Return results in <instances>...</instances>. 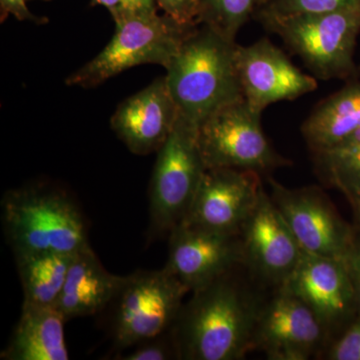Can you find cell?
I'll return each mask as SVG.
<instances>
[{
	"label": "cell",
	"mask_w": 360,
	"mask_h": 360,
	"mask_svg": "<svg viewBox=\"0 0 360 360\" xmlns=\"http://www.w3.org/2000/svg\"><path fill=\"white\" fill-rule=\"evenodd\" d=\"M330 345L326 329L314 311L283 286L274 288L258 314L253 350L270 360H307L322 354Z\"/></svg>",
	"instance_id": "30bf717a"
},
{
	"label": "cell",
	"mask_w": 360,
	"mask_h": 360,
	"mask_svg": "<svg viewBox=\"0 0 360 360\" xmlns=\"http://www.w3.org/2000/svg\"><path fill=\"white\" fill-rule=\"evenodd\" d=\"M179 115L165 77H162L123 101L113 113L110 125L130 153L148 155L160 150Z\"/></svg>",
	"instance_id": "2e32d148"
},
{
	"label": "cell",
	"mask_w": 360,
	"mask_h": 360,
	"mask_svg": "<svg viewBox=\"0 0 360 360\" xmlns=\"http://www.w3.org/2000/svg\"><path fill=\"white\" fill-rule=\"evenodd\" d=\"M91 4L105 7L112 16L122 11L124 0H92Z\"/></svg>",
	"instance_id": "f546056e"
},
{
	"label": "cell",
	"mask_w": 360,
	"mask_h": 360,
	"mask_svg": "<svg viewBox=\"0 0 360 360\" xmlns=\"http://www.w3.org/2000/svg\"><path fill=\"white\" fill-rule=\"evenodd\" d=\"M116 354L120 360H172L180 359L174 326L161 335L137 343L134 347Z\"/></svg>",
	"instance_id": "cb8c5ba5"
},
{
	"label": "cell",
	"mask_w": 360,
	"mask_h": 360,
	"mask_svg": "<svg viewBox=\"0 0 360 360\" xmlns=\"http://www.w3.org/2000/svg\"><path fill=\"white\" fill-rule=\"evenodd\" d=\"M262 176L251 170L206 168L181 224L207 231L240 233L264 191Z\"/></svg>",
	"instance_id": "7c38bea8"
},
{
	"label": "cell",
	"mask_w": 360,
	"mask_h": 360,
	"mask_svg": "<svg viewBox=\"0 0 360 360\" xmlns=\"http://www.w3.org/2000/svg\"><path fill=\"white\" fill-rule=\"evenodd\" d=\"M198 141L206 168H234L269 174L291 161L272 148L262 127V115L245 99L220 108L201 123Z\"/></svg>",
	"instance_id": "ba28073f"
},
{
	"label": "cell",
	"mask_w": 360,
	"mask_h": 360,
	"mask_svg": "<svg viewBox=\"0 0 360 360\" xmlns=\"http://www.w3.org/2000/svg\"><path fill=\"white\" fill-rule=\"evenodd\" d=\"M349 201L354 207L355 213H356L357 217H359L360 225V193L355 194L352 198H350Z\"/></svg>",
	"instance_id": "4dcf8cb0"
},
{
	"label": "cell",
	"mask_w": 360,
	"mask_h": 360,
	"mask_svg": "<svg viewBox=\"0 0 360 360\" xmlns=\"http://www.w3.org/2000/svg\"><path fill=\"white\" fill-rule=\"evenodd\" d=\"M158 8L163 14L187 26L198 23V0H156Z\"/></svg>",
	"instance_id": "484cf974"
},
{
	"label": "cell",
	"mask_w": 360,
	"mask_h": 360,
	"mask_svg": "<svg viewBox=\"0 0 360 360\" xmlns=\"http://www.w3.org/2000/svg\"><path fill=\"white\" fill-rule=\"evenodd\" d=\"M112 18V39L96 58L70 75L66 84L91 89L135 66L158 65L165 68L188 33L198 26L180 25L158 11H122Z\"/></svg>",
	"instance_id": "277c9868"
},
{
	"label": "cell",
	"mask_w": 360,
	"mask_h": 360,
	"mask_svg": "<svg viewBox=\"0 0 360 360\" xmlns=\"http://www.w3.org/2000/svg\"><path fill=\"white\" fill-rule=\"evenodd\" d=\"M360 129V82H349L340 91L322 101L302 127L309 150L333 148Z\"/></svg>",
	"instance_id": "d6986e66"
},
{
	"label": "cell",
	"mask_w": 360,
	"mask_h": 360,
	"mask_svg": "<svg viewBox=\"0 0 360 360\" xmlns=\"http://www.w3.org/2000/svg\"><path fill=\"white\" fill-rule=\"evenodd\" d=\"M236 45L200 25L165 68V80L179 115L198 129L220 108L245 99L236 68Z\"/></svg>",
	"instance_id": "7a4b0ae2"
},
{
	"label": "cell",
	"mask_w": 360,
	"mask_h": 360,
	"mask_svg": "<svg viewBox=\"0 0 360 360\" xmlns=\"http://www.w3.org/2000/svg\"><path fill=\"white\" fill-rule=\"evenodd\" d=\"M125 278L104 269L90 246L73 258L56 309L66 321L98 314L115 302Z\"/></svg>",
	"instance_id": "e0dca14e"
},
{
	"label": "cell",
	"mask_w": 360,
	"mask_h": 360,
	"mask_svg": "<svg viewBox=\"0 0 360 360\" xmlns=\"http://www.w3.org/2000/svg\"><path fill=\"white\" fill-rule=\"evenodd\" d=\"M258 22L278 35L316 79H356L354 54L360 32V6Z\"/></svg>",
	"instance_id": "5b68a950"
},
{
	"label": "cell",
	"mask_w": 360,
	"mask_h": 360,
	"mask_svg": "<svg viewBox=\"0 0 360 360\" xmlns=\"http://www.w3.org/2000/svg\"><path fill=\"white\" fill-rule=\"evenodd\" d=\"M75 255L39 253L15 257L25 300L37 307H56Z\"/></svg>",
	"instance_id": "ffe728a7"
},
{
	"label": "cell",
	"mask_w": 360,
	"mask_h": 360,
	"mask_svg": "<svg viewBox=\"0 0 360 360\" xmlns=\"http://www.w3.org/2000/svg\"><path fill=\"white\" fill-rule=\"evenodd\" d=\"M357 6H360V0H266L253 20L333 13Z\"/></svg>",
	"instance_id": "603a6c76"
},
{
	"label": "cell",
	"mask_w": 360,
	"mask_h": 360,
	"mask_svg": "<svg viewBox=\"0 0 360 360\" xmlns=\"http://www.w3.org/2000/svg\"><path fill=\"white\" fill-rule=\"evenodd\" d=\"M236 63L243 98L258 113L279 101H295L314 92L317 79L296 68L269 39L236 45Z\"/></svg>",
	"instance_id": "4fadbf2b"
},
{
	"label": "cell",
	"mask_w": 360,
	"mask_h": 360,
	"mask_svg": "<svg viewBox=\"0 0 360 360\" xmlns=\"http://www.w3.org/2000/svg\"><path fill=\"white\" fill-rule=\"evenodd\" d=\"M188 292L165 265L160 270H139L127 276L112 302L116 354L172 328Z\"/></svg>",
	"instance_id": "52a82bcc"
},
{
	"label": "cell",
	"mask_w": 360,
	"mask_h": 360,
	"mask_svg": "<svg viewBox=\"0 0 360 360\" xmlns=\"http://www.w3.org/2000/svg\"><path fill=\"white\" fill-rule=\"evenodd\" d=\"M158 9L156 0H124L122 11L120 13H156Z\"/></svg>",
	"instance_id": "f1b7e54d"
},
{
	"label": "cell",
	"mask_w": 360,
	"mask_h": 360,
	"mask_svg": "<svg viewBox=\"0 0 360 360\" xmlns=\"http://www.w3.org/2000/svg\"><path fill=\"white\" fill-rule=\"evenodd\" d=\"M348 271L352 277V283L356 295L357 302H359L360 311V240L357 241L352 253L347 259Z\"/></svg>",
	"instance_id": "83f0119b"
},
{
	"label": "cell",
	"mask_w": 360,
	"mask_h": 360,
	"mask_svg": "<svg viewBox=\"0 0 360 360\" xmlns=\"http://www.w3.org/2000/svg\"><path fill=\"white\" fill-rule=\"evenodd\" d=\"M168 236L165 266L191 292L245 266L240 233H224L180 224Z\"/></svg>",
	"instance_id": "5bb4252c"
},
{
	"label": "cell",
	"mask_w": 360,
	"mask_h": 360,
	"mask_svg": "<svg viewBox=\"0 0 360 360\" xmlns=\"http://www.w3.org/2000/svg\"><path fill=\"white\" fill-rule=\"evenodd\" d=\"M2 224L14 257L63 253L90 248L79 208L60 189L27 186L7 191L2 198Z\"/></svg>",
	"instance_id": "3957f363"
},
{
	"label": "cell",
	"mask_w": 360,
	"mask_h": 360,
	"mask_svg": "<svg viewBox=\"0 0 360 360\" xmlns=\"http://www.w3.org/2000/svg\"><path fill=\"white\" fill-rule=\"evenodd\" d=\"M281 286L314 311L330 343L359 314L354 283L342 260L303 251L295 269Z\"/></svg>",
	"instance_id": "8fae6325"
},
{
	"label": "cell",
	"mask_w": 360,
	"mask_h": 360,
	"mask_svg": "<svg viewBox=\"0 0 360 360\" xmlns=\"http://www.w3.org/2000/svg\"><path fill=\"white\" fill-rule=\"evenodd\" d=\"M269 195L303 251L347 262L357 239L317 186L288 188L267 176Z\"/></svg>",
	"instance_id": "9c48e42d"
},
{
	"label": "cell",
	"mask_w": 360,
	"mask_h": 360,
	"mask_svg": "<svg viewBox=\"0 0 360 360\" xmlns=\"http://www.w3.org/2000/svg\"><path fill=\"white\" fill-rule=\"evenodd\" d=\"M42 1H49V0H42Z\"/></svg>",
	"instance_id": "1f68e13d"
},
{
	"label": "cell",
	"mask_w": 360,
	"mask_h": 360,
	"mask_svg": "<svg viewBox=\"0 0 360 360\" xmlns=\"http://www.w3.org/2000/svg\"><path fill=\"white\" fill-rule=\"evenodd\" d=\"M266 0H198V23L212 28L225 39L236 35Z\"/></svg>",
	"instance_id": "7402d4cb"
},
{
	"label": "cell",
	"mask_w": 360,
	"mask_h": 360,
	"mask_svg": "<svg viewBox=\"0 0 360 360\" xmlns=\"http://www.w3.org/2000/svg\"><path fill=\"white\" fill-rule=\"evenodd\" d=\"M65 317L56 307L23 303L20 319L0 359H70L65 342Z\"/></svg>",
	"instance_id": "ac0fdd59"
},
{
	"label": "cell",
	"mask_w": 360,
	"mask_h": 360,
	"mask_svg": "<svg viewBox=\"0 0 360 360\" xmlns=\"http://www.w3.org/2000/svg\"><path fill=\"white\" fill-rule=\"evenodd\" d=\"M311 155L315 172L322 184L335 187L348 200L360 193V129L333 148Z\"/></svg>",
	"instance_id": "44dd1931"
},
{
	"label": "cell",
	"mask_w": 360,
	"mask_h": 360,
	"mask_svg": "<svg viewBox=\"0 0 360 360\" xmlns=\"http://www.w3.org/2000/svg\"><path fill=\"white\" fill-rule=\"evenodd\" d=\"M238 269L193 291L182 305L174 326L180 359L239 360L252 352L264 300L238 278Z\"/></svg>",
	"instance_id": "6da1fadb"
},
{
	"label": "cell",
	"mask_w": 360,
	"mask_h": 360,
	"mask_svg": "<svg viewBox=\"0 0 360 360\" xmlns=\"http://www.w3.org/2000/svg\"><path fill=\"white\" fill-rule=\"evenodd\" d=\"M198 130L179 115L158 151L149 186V238L168 236L191 208L206 170Z\"/></svg>",
	"instance_id": "8992f818"
},
{
	"label": "cell",
	"mask_w": 360,
	"mask_h": 360,
	"mask_svg": "<svg viewBox=\"0 0 360 360\" xmlns=\"http://www.w3.org/2000/svg\"><path fill=\"white\" fill-rule=\"evenodd\" d=\"M245 267L252 278L277 288L300 262L303 250L266 191L240 231Z\"/></svg>",
	"instance_id": "9a60e30c"
},
{
	"label": "cell",
	"mask_w": 360,
	"mask_h": 360,
	"mask_svg": "<svg viewBox=\"0 0 360 360\" xmlns=\"http://www.w3.org/2000/svg\"><path fill=\"white\" fill-rule=\"evenodd\" d=\"M329 360H360V312L324 352Z\"/></svg>",
	"instance_id": "d4e9b609"
},
{
	"label": "cell",
	"mask_w": 360,
	"mask_h": 360,
	"mask_svg": "<svg viewBox=\"0 0 360 360\" xmlns=\"http://www.w3.org/2000/svg\"><path fill=\"white\" fill-rule=\"evenodd\" d=\"M27 0H0V18L1 22L8 18V15H13L18 20L32 21L37 25H44L47 22L46 18L34 15L30 13L27 6Z\"/></svg>",
	"instance_id": "4316f807"
}]
</instances>
